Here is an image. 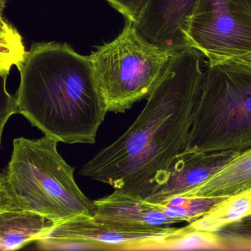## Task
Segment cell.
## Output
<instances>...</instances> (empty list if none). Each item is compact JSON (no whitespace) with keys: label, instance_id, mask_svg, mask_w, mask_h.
<instances>
[{"label":"cell","instance_id":"6da1fadb","mask_svg":"<svg viewBox=\"0 0 251 251\" xmlns=\"http://www.w3.org/2000/svg\"><path fill=\"white\" fill-rule=\"evenodd\" d=\"M203 57L193 47L177 52L137 119L79 175L141 196L187 147L204 77Z\"/></svg>","mask_w":251,"mask_h":251},{"label":"cell","instance_id":"7a4b0ae2","mask_svg":"<svg viewBox=\"0 0 251 251\" xmlns=\"http://www.w3.org/2000/svg\"><path fill=\"white\" fill-rule=\"evenodd\" d=\"M19 71L18 113L59 142H96L108 112L88 56L66 43H34Z\"/></svg>","mask_w":251,"mask_h":251},{"label":"cell","instance_id":"3957f363","mask_svg":"<svg viewBox=\"0 0 251 251\" xmlns=\"http://www.w3.org/2000/svg\"><path fill=\"white\" fill-rule=\"evenodd\" d=\"M59 141L15 139L11 158L3 171L13 209L31 211L57 223L94 216V201L79 189L75 169L57 150Z\"/></svg>","mask_w":251,"mask_h":251},{"label":"cell","instance_id":"277c9868","mask_svg":"<svg viewBox=\"0 0 251 251\" xmlns=\"http://www.w3.org/2000/svg\"><path fill=\"white\" fill-rule=\"evenodd\" d=\"M251 147V66L208 64L185 150L242 153Z\"/></svg>","mask_w":251,"mask_h":251},{"label":"cell","instance_id":"5b68a950","mask_svg":"<svg viewBox=\"0 0 251 251\" xmlns=\"http://www.w3.org/2000/svg\"><path fill=\"white\" fill-rule=\"evenodd\" d=\"M177 52L146 39L134 23L126 21L113 41L88 56L107 112L125 113L147 99Z\"/></svg>","mask_w":251,"mask_h":251},{"label":"cell","instance_id":"8992f818","mask_svg":"<svg viewBox=\"0 0 251 251\" xmlns=\"http://www.w3.org/2000/svg\"><path fill=\"white\" fill-rule=\"evenodd\" d=\"M180 230L78 216L55 223L36 243L45 251H171Z\"/></svg>","mask_w":251,"mask_h":251},{"label":"cell","instance_id":"52a82bcc","mask_svg":"<svg viewBox=\"0 0 251 251\" xmlns=\"http://www.w3.org/2000/svg\"><path fill=\"white\" fill-rule=\"evenodd\" d=\"M186 35L208 64L251 52V0H198Z\"/></svg>","mask_w":251,"mask_h":251},{"label":"cell","instance_id":"ba28073f","mask_svg":"<svg viewBox=\"0 0 251 251\" xmlns=\"http://www.w3.org/2000/svg\"><path fill=\"white\" fill-rule=\"evenodd\" d=\"M240 153L184 150L142 195L146 201L162 203L185 194L221 170Z\"/></svg>","mask_w":251,"mask_h":251},{"label":"cell","instance_id":"9c48e42d","mask_svg":"<svg viewBox=\"0 0 251 251\" xmlns=\"http://www.w3.org/2000/svg\"><path fill=\"white\" fill-rule=\"evenodd\" d=\"M198 0H149L137 23L143 37L170 50L190 47L187 41L189 19Z\"/></svg>","mask_w":251,"mask_h":251},{"label":"cell","instance_id":"30bf717a","mask_svg":"<svg viewBox=\"0 0 251 251\" xmlns=\"http://www.w3.org/2000/svg\"><path fill=\"white\" fill-rule=\"evenodd\" d=\"M94 218L134 225L170 226L178 223L162 212L159 205L140 195L114 190L112 194L94 200Z\"/></svg>","mask_w":251,"mask_h":251},{"label":"cell","instance_id":"8fae6325","mask_svg":"<svg viewBox=\"0 0 251 251\" xmlns=\"http://www.w3.org/2000/svg\"><path fill=\"white\" fill-rule=\"evenodd\" d=\"M55 223L31 211L0 212V250L16 251L39 241Z\"/></svg>","mask_w":251,"mask_h":251},{"label":"cell","instance_id":"7c38bea8","mask_svg":"<svg viewBox=\"0 0 251 251\" xmlns=\"http://www.w3.org/2000/svg\"><path fill=\"white\" fill-rule=\"evenodd\" d=\"M251 188V147L184 197H227Z\"/></svg>","mask_w":251,"mask_h":251},{"label":"cell","instance_id":"4fadbf2b","mask_svg":"<svg viewBox=\"0 0 251 251\" xmlns=\"http://www.w3.org/2000/svg\"><path fill=\"white\" fill-rule=\"evenodd\" d=\"M225 197H184L177 196L162 203V212L168 218L175 220L178 223L196 221L209 212L217 203Z\"/></svg>","mask_w":251,"mask_h":251},{"label":"cell","instance_id":"5bb4252c","mask_svg":"<svg viewBox=\"0 0 251 251\" xmlns=\"http://www.w3.org/2000/svg\"><path fill=\"white\" fill-rule=\"evenodd\" d=\"M26 50L22 35L8 22L0 28V77L7 78L13 66L20 69Z\"/></svg>","mask_w":251,"mask_h":251},{"label":"cell","instance_id":"9a60e30c","mask_svg":"<svg viewBox=\"0 0 251 251\" xmlns=\"http://www.w3.org/2000/svg\"><path fill=\"white\" fill-rule=\"evenodd\" d=\"M221 231L229 234H221L228 242L229 250H232L234 246H251V214L230 224Z\"/></svg>","mask_w":251,"mask_h":251},{"label":"cell","instance_id":"2e32d148","mask_svg":"<svg viewBox=\"0 0 251 251\" xmlns=\"http://www.w3.org/2000/svg\"><path fill=\"white\" fill-rule=\"evenodd\" d=\"M6 79L7 78L0 77V149L3 131L7 121L13 114L18 113L16 97L7 91Z\"/></svg>","mask_w":251,"mask_h":251},{"label":"cell","instance_id":"e0dca14e","mask_svg":"<svg viewBox=\"0 0 251 251\" xmlns=\"http://www.w3.org/2000/svg\"><path fill=\"white\" fill-rule=\"evenodd\" d=\"M123 15L126 21L137 23L149 0H105Z\"/></svg>","mask_w":251,"mask_h":251},{"label":"cell","instance_id":"ac0fdd59","mask_svg":"<svg viewBox=\"0 0 251 251\" xmlns=\"http://www.w3.org/2000/svg\"><path fill=\"white\" fill-rule=\"evenodd\" d=\"M5 209H13L11 200L4 182V173H0V212Z\"/></svg>","mask_w":251,"mask_h":251},{"label":"cell","instance_id":"d6986e66","mask_svg":"<svg viewBox=\"0 0 251 251\" xmlns=\"http://www.w3.org/2000/svg\"><path fill=\"white\" fill-rule=\"evenodd\" d=\"M232 59L251 66V52L243 55V56H237V57H234Z\"/></svg>","mask_w":251,"mask_h":251},{"label":"cell","instance_id":"ffe728a7","mask_svg":"<svg viewBox=\"0 0 251 251\" xmlns=\"http://www.w3.org/2000/svg\"><path fill=\"white\" fill-rule=\"evenodd\" d=\"M6 7V0H0V28L4 26L7 21L3 18V12Z\"/></svg>","mask_w":251,"mask_h":251},{"label":"cell","instance_id":"44dd1931","mask_svg":"<svg viewBox=\"0 0 251 251\" xmlns=\"http://www.w3.org/2000/svg\"><path fill=\"white\" fill-rule=\"evenodd\" d=\"M4 25H5V24H4ZM2 27H3V26H2Z\"/></svg>","mask_w":251,"mask_h":251}]
</instances>
